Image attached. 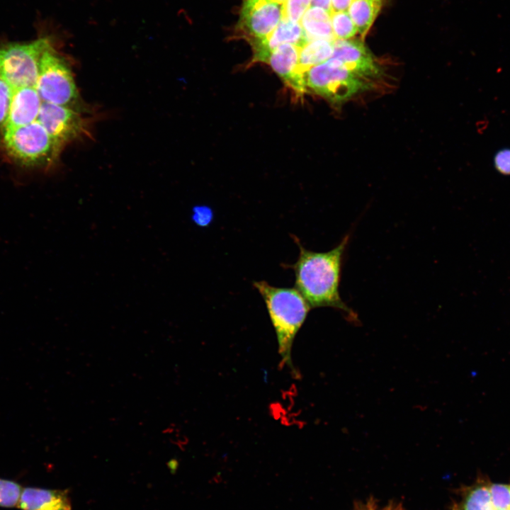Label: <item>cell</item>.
<instances>
[{"mask_svg":"<svg viewBox=\"0 0 510 510\" xmlns=\"http://www.w3.org/2000/svg\"><path fill=\"white\" fill-rule=\"evenodd\" d=\"M349 239L350 234H347L332 250L316 252L305 249L295 237L299 256L295 264L287 266L294 271L295 288L311 308L333 307L342 310L351 321H356V312L339 293L342 262Z\"/></svg>","mask_w":510,"mask_h":510,"instance_id":"obj_1","label":"cell"},{"mask_svg":"<svg viewBox=\"0 0 510 510\" xmlns=\"http://www.w3.org/2000/svg\"><path fill=\"white\" fill-rule=\"evenodd\" d=\"M253 285L266 304L276 334L282 362L292 367L293 343L311 307L295 287H275L264 280L255 281Z\"/></svg>","mask_w":510,"mask_h":510,"instance_id":"obj_2","label":"cell"},{"mask_svg":"<svg viewBox=\"0 0 510 510\" xmlns=\"http://www.w3.org/2000/svg\"><path fill=\"white\" fill-rule=\"evenodd\" d=\"M3 143L11 159L23 166L38 168L52 166L63 147L37 120L4 130Z\"/></svg>","mask_w":510,"mask_h":510,"instance_id":"obj_3","label":"cell"},{"mask_svg":"<svg viewBox=\"0 0 510 510\" xmlns=\"http://www.w3.org/2000/svg\"><path fill=\"white\" fill-rule=\"evenodd\" d=\"M35 87L42 102L84 110L69 62L53 45L42 55Z\"/></svg>","mask_w":510,"mask_h":510,"instance_id":"obj_4","label":"cell"},{"mask_svg":"<svg viewBox=\"0 0 510 510\" xmlns=\"http://www.w3.org/2000/svg\"><path fill=\"white\" fill-rule=\"evenodd\" d=\"M307 90L330 102L341 103L369 89L371 83L334 58L304 73Z\"/></svg>","mask_w":510,"mask_h":510,"instance_id":"obj_5","label":"cell"},{"mask_svg":"<svg viewBox=\"0 0 510 510\" xmlns=\"http://www.w3.org/2000/svg\"><path fill=\"white\" fill-rule=\"evenodd\" d=\"M52 45L48 37L0 45V79L13 89L35 87L42 55Z\"/></svg>","mask_w":510,"mask_h":510,"instance_id":"obj_6","label":"cell"},{"mask_svg":"<svg viewBox=\"0 0 510 510\" xmlns=\"http://www.w3.org/2000/svg\"><path fill=\"white\" fill-rule=\"evenodd\" d=\"M37 121L62 146L89 132V123L81 113L66 106L42 102Z\"/></svg>","mask_w":510,"mask_h":510,"instance_id":"obj_7","label":"cell"},{"mask_svg":"<svg viewBox=\"0 0 510 510\" xmlns=\"http://www.w3.org/2000/svg\"><path fill=\"white\" fill-rule=\"evenodd\" d=\"M283 16L282 4L270 0H243L238 28L248 40L264 39L275 30Z\"/></svg>","mask_w":510,"mask_h":510,"instance_id":"obj_8","label":"cell"},{"mask_svg":"<svg viewBox=\"0 0 510 510\" xmlns=\"http://www.w3.org/2000/svg\"><path fill=\"white\" fill-rule=\"evenodd\" d=\"M299 47L283 44L270 53L265 63L271 67L285 85L300 96L307 90L304 72L299 65Z\"/></svg>","mask_w":510,"mask_h":510,"instance_id":"obj_9","label":"cell"},{"mask_svg":"<svg viewBox=\"0 0 510 510\" xmlns=\"http://www.w3.org/2000/svg\"><path fill=\"white\" fill-rule=\"evenodd\" d=\"M459 510H510V484H475L464 494Z\"/></svg>","mask_w":510,"mask_h":510,"instance_id":"obj_10","label":"cell"},{"mask_svg":"<svg viewBox=\"0 0 510 510\" xmlns=\"http://www.w3.org/2000/svg\"><path fill=\"white\" fill-rule=\"evenodd\" d=\"M331 57L366 79H370L369 78L380 74V67L362 40H333V53Z\"/></svg>","mask_w":510,"mask_h":510,"instance_id":"obj_11","label":"cell"},{"mask_svg":"<svg viewBox=\"0 0 510 510\" xmlns=\"http://www.w3.org/2000/svg\"><path fill=\"white\" fill-rule=\"evenodd\" d=\"M42 101L35 87L13 89L4 130L30 124L37 120Z\"/></svg>","mask_w":510,"mask_h":510,"instance_id":"obj_12","label":"cell"},{"mask_svg":"<svg viewBox=\"0 0 510 510\" xmlns=\"http://www.w3.org/2000/svg\"><path fill=\"white\" fill-rule=\"evenodd\" d=\"M17 506L21 510H72L67 490L31 487L22 489Z\"/></svg>","mask_w":510,"mask_h":510,"instance_id":"obj_13","label":"cell"},{"mask_svg":"<svg viewBox=\"0 0 510 510\" xmlns=\"http://www.w3.org/2000/svg\"><path fill=\"white\" fill-rule=\"evenodd\" d=\"M300 23L307 42L318 39L336 40L332 26L331 13L319 7L310 6Z\"/></svg>","mask_w":510,"mask_h":510,"instance_id":"obj_14","label":"cell"},{"mask_svg":"<svg viewBox=\"0 0 510 510\" xmlns=\"http://www.w3.org/2000/svg\"><path fill=\"white\" fill-rule=\"evenodd\" d=\"M384 0H353L348 13L361 38L364 37L376 18Z\"/></svg>","mask_w":510,"mask_h":510,"instance_id":"obj_15","label":"cell"},{"mask_svg":"<svg viewBox=\"0 0 510 510\" xmlns=\"http://www.w3.org/2000/svg\"><path fill=\"white\" fill-rule=\"evenodd\" d=\"M333 53V40L318 39L307 42L300 47L299 65L305 73L310 68L322 64Z\"/></svg>","mask_w":510,"mask_h":510,"instance_id":"obj_16","label":"cell"},{"mask_svg":"<svg viewBox=\"0 0 510 510\" xmlns=\"http://www.w3.org/2000/svg\"><path fill=\"white\" fill-rule=\"evenodd\" d=\"M331 21L336 39H351L358 33L357 28L348 11H339L331 13Z\"/></svg>","mask_w":510,"mask_h":510,"instance_id":"obj_17","label":"cell"},{"mask_svg":"<svg viewBox=\"0 0 510 510\" xmlns=\"http://www.w3.org/2000/svg\"><path fill=\"white\" fill-rule=\"evenodd\" d=\"M22 489L18 482L0 478V506L10 508L17 506Z\"/></svg>","mask_w":510,"mask_h":510,"instance_id":"obj_18","label":"cell"},{"mask_svg":"<svg viewBox=\"0 0 510 510\" xmlns=\"http://www.w3.org/2000/svg\"><path fill=\"white\" fill-rule=\"evenodd\" d=\"M311 0H286L283 5V16L293 23H300L304 13L310 6Z\"/></svg>","mask_w":510,"mask_h":510,"instance_id":"obj_19","label":"cell"},{"mask_svg":"<svg viewBox=\"0 0 510 510\" xmlns=\"http://www.w3.org/2000/svg\"><path fill=\"white\" fill-rule=\"evenodd\" d=\"M13 89L4 80L0 79V128L4 130Z\"/></svg>","mask_w":510,"mask_h":510,"instance_id":"obj_20","label":"cell"},{"mask_svg":"<svg viewBox=\"0 0 510 510\" xmlns=\"http://www.w3.org/2000/svg\"><path fill=\"white\" fill-rule=\"evenodd\" d=\"M495 169L502 174L510 175V149L499 150L494 157Z\"/></svg>","mask_w":510,"mask_h":510,"instance_id":"obj_21","label":"cell"},{"mask_svg":"<svg viewBox=\"0 0 510 510\" xmlns=\"http://www.w3.org/2000/svg\"><path fill=\"white\" fill-rule=\"evenodd\" d=\"M213 218L212 210L207 206H197L193 209V220L200 227L209 225Z\"/></svg>","mask_w":510,"mask_h":510,"instance_id":"obj_22","label":"cell"},{"mask_svg":"<svg viewBox=\"0 0 510 510\" xmlns=\"http://www.w3.org/2000/svg\"><path fill=\"white\" fill-rule=\"evenodd\" d=\"M353 0H332V13L348 11Z\"/></svg>","mask_w":510,"mask_h":510,"instance_id":"obj_23","label":"cell"},{"mask_svg":"<svg viewBox=\"0 0 510 510\" xmlns=\"http://www.w3.org/2000/svg\"><path fill=\"white\" fill-rule=\"evenodd\" d=\"M310 6L319 7L329 13H332V0H311Z\"/></svg>","mask_w":510,"mask_h":510,"instance_id":"obj_24","label":"cell"},{"mask_svg":"<svg viewBox=\"0 0 510 510\" xmlns=\"http://www.w3.org/2000/svg\"><path fill=\"white\" fill-rule=\"evenodd\" d=\"M270 1H273V2L278 3V4H283V3H284L286 0H270Z\"/></svg>","mask_w":510,"mask_h":510,"instance_id":"obj_25","label":"cell"}]
</instances>
